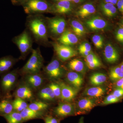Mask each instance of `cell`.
Instances as JSON below:
<instances>
[{
	"label": "cell",
	"mask_w": 123,
	"mask_h": 123,
	"mask_svg": "<svg viewBox=\"0 0 123 123\" xmlns=\"http://www.w3.org/2000/svg\"><path fill=\"white\" fill-rule=\"evenodd\" d=\"M25 26L26 29L29 31L34 41L37 44L43 47L50 46L51 42L49 40L46 17L42 14L28 15Z\"/></svg>",
	"instance_id": "cell-1"
},
{
	"label": "cell",
	"mask_w": 123,
	"mask_h": 123,
	"mask_svg": "<svg viewBox=\"0 0 123 123\" xmlns=\"http://www.w3.org/2000/svg\"><path fill=\"white\" fill-rule=\"evenodd\" d=\"M31 53L30 59L19 71L22 75L39 73L43 67L44 59L39 48L33 49Z\"/></svg>",
	"instance_id": "cell-2"
},
{
	"label": "cell",
	"mask_w": 123,
	"mask_h": 123,
	"mask_svg": "<svg viewBox=\"0 0 123 123\" xmlns=\"http://www.w3.org/2000/svg\"><path fill=\"white\" fill-rule=\"evenodd\" d=\"M12 42L20 51V59H25L27 56L33 50L34 40L30 33L26 29H25L20 34L14 37Z\"/></svg>",
	"instance_id": "cell-3"
},
{
	"label": "cell",
	"mask_w": 123,
	"mask_h": 123,
	"mask_svg": "<svg viewBox=\"0 0 123 123\" xmlns=\"http://www.w3.org/2000/svg\"><path fill=\"white\" fill-rule=\"evenodd\" d=\"M21 5L25 13L30 15L50 13L51 5L47 0H25Z\"/></svg>",
	"instance_id": "cell-4"
},
{
	"label": "cell",
	"mask_w": 123,
	"mask_h": 123,
	"mask_svg": "<svg viewBox=\"0 0 123 123\" xmlns=\"http://www.w3.org/2000/svg\"><path fill=\"white\" fill-rule=\"evenodd\" d=\"M17 69L9 71L1 76L0 87L4 97H9L10 92L15 87L17 81L18 73Z\"/></svg>",
	"instance_id": "cell-5"
},
{
	"label": "cell",
	"mask_w": 123,
	"mask_h": 123,
	"mask_svg": "<svg viewBox=\"0 0 123 123\" xmlns=\"http://www.w3.org/2000/svg\"><path fill=\"white\" fill-rule=\"evenodd\" d=\"M47 23L49 37L58 38L66 30L67 22L64 18L56 17H47Z\"/></svg>",
	"instance_id": "cell-6"
},
{
	"label": "cell",
	"mask_w": 123,
	"mask_h": 123,
	"mask_svg": "<svg viewBox=\"0 0 123 123\" xmlns=\"http://www.w3.org/2000/svg\"><path fill=\"white\" fill-rule=\"evenodd\" d=\"M57 57L62 61L69 60L77 55L76 51L70 46L61 44L57 42H51Z\"/></svg>",
	"instance_id": "cell-7"
},
{
	"label": "cell",
	"mask_w": 123,
	"mask_h": 123,
	"mask_svg": "<svg viewBox=\"0 0 123 123\" xmlns=\"http://www.w3.org/2000/svg\"><path fill=\"white\" fill-rule=\"evenodd\" d=\"M44 73L50 79L60 78L63 74V69L60 61L56 59L52 60L44 68Z\"/></svg>",
	"instance_id": "cell-8"
},
{
	"label": "cell",
	"mask_w": 123,
	"mask_h": 123,
	"mask_svg": "<svg viewBox=\"0 0 123 123\" xmlns=\"http://www.w3.org/2000/svg\"><path fill=\"white\" fill-rule=\"evenodd\" d=\"M72 6L70 1H61L51 5L50 13L62 15L68 14L72 11Z\"/></svg>",
	"instance_id": "cell-9"
},
{
	"label": "cell",
	"mask_w": 123,
	"mask_h": 123,
	"mask_svg": "<svg viewBox=\"0 0 123 123\" xmlns=\"http://www.w3.org/2000/svg\"><path fill=\"white\" fill-rule=\"evenodd\" d=\"M59 84L61 88V99L66 102L73 100L78 92V89L69 86L63 82H60Z\"/></svg>",
	"instance_id": "cell-10"
},
{
	"label": "cell",
	"mask_w": 123,
	"mask_h": 123,
	"mask_svg": "<svg viewBox=\"0 0 123 123\" xmlns=\"http://www.w3.org/2000/svg\"><path fill=\"white\" fill-rule=\"evenodd\" d=\"M18 60V59L11 55L0 58V76L9 72Z\"/></svg>",
	"instance_id": "cell-11"
},
{
	"label": "cell",
	"mask_w": 123,
	"mask_h": 123,
	"mask_svg": "<svg viewBox=\"0 0 123 123\" xmlns=\"http://www.w3.org/2000/svg\"><path fill=\"white\" fill-rule=\"evenodd\" d=\"M56 42L61 44L70 46L76 44L78 40L75 34L68 29H66L60 36L56 39Z\"/></svg>",
	"instance_id": "cell-12"
},
{
	"label": "cell",
	"mask_w": 123,
	"mask_h": 123,
	"mask_svg": "<svg viewBox=\"0 0 123 123\" xmlns=\"http://www.w3.org/2000/svg\"><path fill=\"white\" fill-rule=\"evenodd\" d=\"M104 55L106 61L110 63H114L118 60L119 58L118 51L110 43L106 45Z\"/></svg>",
	"instance_id": "cell-13"
},
{
	"label": "cell",
	"mask_w": 123,
	"mask_h": 123,
	"mask_svg": "<svg viewBox=\"0 0 123 123\" xmlns=\"http://www.w3.org/2000/svg\"><path fill=\"white\" fill-rule=\"evenodd\" d=\"M86 26L92 31L99 30L105 29L107 26L106 21L99 17H94L86 21Z\"/></svg>",
	"instance_id": "cell-14"
},
{
	"label": "cell",
	"mask_w": 123,
	"mask_h": 123,
	"mask_svg": "<svg viewBox=\"0 0 123 123\" xmlns=\"http://www.w3.org/2000/svg\"><path fill=\"white\" fill-rule=\"evenodd\" d=\"M74 111L73 106L69 103H60L54 110V113L57 116L65 117L72 115Z\"/></svg>",
	"instance_id": "cell-15"
},
{
	"label": "cell",
	"mask_w": 123,
	"mask_h": 123,
	"mask_svg": "<svg viewBox=\"0 0 123 123\" xmlns=\"http://www.w3.org/2000/svg\"><path fill=\"white\" fill-rule=\"evenodd\" d=\"M14 95L16 98H19L24 100H30L33 97L31 88L27 85L21 86L18 87Z\"/></svg>",
	"instance_id": "cell-16"
},
{
	"label": "cell",
	"mask_w": 123,
	"mask_h": 123,
	"mask_svg": "<svg viewBox=\"0 0 123 123\" xmlns=\"http://www.w3.org/2000/svg\"><path fill=\"white\" fill-rule=\"evenodd\" d=\"M25 76V80L26 85L31 88L37 89L40 87L43 83V78L39 73Z\"/></svg>",
	"instance_id": "cell-17"
},
{
	"label": "cell",
	"mask_w": 123,
	"mask_h": 123,
	"mask_svg": "<svg viewBox=\"0 0 123 123\" xmlns=\"http://www.w3.org/2000/svg\"><path fill=\"white\" fill-rule=\"evenodd\" d=\"M66 80L73 87L78 89L81 86L84 80L81 75L75 72H70L67 73Z\"/></svg>",
	"instance_id": "cell-18"
},
{
	"label": "cell",
	"mask_w": 123,
	"mask_h": 123,
	"mask_svg": "<svg viewBox=\"0 0 123 123\" xmlns=\"http://www.w3.org/2000/svg\"><path fill=\"white\" fill-rule=\"evenodd\" d=\"M12 101L9 97H4L0 101V116L3 117L14 111Z\"/></svg>",
	"instance_id": "cell-19"
},
{
	"label": "cell",
	"mask_w": 123,
	"mask_h": 123,
	"mask_svg": "<svg viewBox=\"0 0 123 123\" xmlns=\"http://www.w3.org/2000/svg\"><path fill=\"white\" fill-rule=\"evenodd\" d=\"M20 112L23 121L38 118L42 115V112L33 111L28 107L25 108Z\"/></svg>",
	"instance_id": "cell-20"
},
{
	"label": "cell",
	"mask_w": 123,
	"mask_h": 123,
	"mask_svg": "<svg viewBox=\"0 0 123 123\" xmlns=\"http://www.w3.org/2000/svg\"><path fill=\"white\" fill-rule=\"evenodd\" d=\"M39 98L46 101H52L55 100V97L54 93L49 86L42 88L38 93Z\"/></svg>",
	"instance_id": "cell-21"
},
{
	"label": "cell",
	"mask_w": 123,
	"mask_h": 123,
	"mask_svg": "<svg viewBox=\"0 0 123 123\" xmlns=\"http://www.w3.org/2000/svg\"><path fill=\"white\" fill-rule=\"evenodd\" d=\"M95 9L91 4H86L84 5L78 11L77 15L80 17L84 18L94 13Z\"/></svg>",
	"instance_id": "cell-22"
},
{
	"label": "cell",
	"mask_w": 123,
	"mask_h": 123,
	"mask_svg": "<svg viewBox=\"0 0 123 123\" xmlns=\"http://www.w3.org/2000/svg\"><path fill=\"white\" fill-rule=\"evenodd\" d=\"M107 77L105 74L100 73H95L90 78V81L92 85L99 86L104 84L106 81Z\"/></svg>",
	"instance_id": "cell-23"
},
{
	"label": "cell",
	"mask_w": 123,
	"mask_h": 123,
	"mask_svg": "<svg viewBox=\"0 0 123 123\" xmlns=\"http://www.w3.org/2000/svg\"><path fill=\"white\" fill-rule=\"evenodd\" d=\"M77 105L79 110L88 111H90L94 107L95 103L93 99L85 98L80 99L78 101Z\"/></svg>",
	"instance_id": "cell-24"
},
{
	"label": "cell",
	"mask_w": 123,
	"mask_h": 123,
	"mask_svg": "<svg viewBox=\"0 0 123 123\" xmlns=\"http://www.w3.org/2000/svg\"><path fill=\"white\" fill-rule=\"evenodd\" d=\"M105 90L99 86L90 87L86 89L84 94L87 96L94 97H102L105 93Z\"/></svg>",
	"instance_id": "cell-25"
},
{
	"label": "cell",
	"mask_w": 123,
	"mask_h": 123,
	"mask_svg": "<svg viewBox=\"0 0 123 123\" xmlns=\"http://www.w3.org/2000/svg\"><path fill=\"white\" fill-rule=\"evenodd\" d=\"M68 66L71 70L78 72H83L85 69L84 63L78 59H74L70 61L69 62Z\"/></svg>",
	"instance_id": "cell-26"
},
{
	"label": "cell",
	"mask_w": 123,
	"mask_h": 123,
	"mask_svg": "<svg viewBox=\"0 0 123 123\" xmlns=\"http://www.w3.org/2000/svg\"><path fill=\"white\" fill-rule=\"evenodd\" d=\"M3 117L6 119L7 123H21L23 121L20 112L15 111Z\"/></svg>",
	"instance_id": "cell-27"
},
{
	"label": "cell",
	"mask_w": 123,
	"mask_h": 123,
	"mask_svg": "<svg viewBox=\"0 0 123 123\" xmlns=\"http://www.w3.org/2000/svg\"><path fill=\"white\" fill-rule=\"evenodd\" d=\"M70 25L75 34L78 37L82 36L85 33V30L83 25L76 20L71 21Z\"/></svg>",
	"instance_id": "cell-28"
},
{
	"label": "cell",
	"mask_w": 123,
	"mask_h": 123,
	"mask_svg": "<svg viewBox=\"0 0 123 123\" xmlns=\"http://www.w3.org/2000/svg\"><path fill=\"white\" fill-rule=\"evenodd\" d=\"M12 104L14 111L18 112H21L28 106L25 100L19 98H15L12 101Z\"/></svg>",
	"instance_id": "cell-29"
},
{
	"label": "cell",
	"mask_w": 123,
	"mask_h": 123,
	"mask_svg": "<svg viewBox=\"0 0 123 123\" xmlns=\"http://www.w3.org/2000/svg\"><path fill=\"white\" fill-rule=\"evenodd\" d=\"M48 107L49 105L47 103L41 101L33 102L28 105V107L31 110L40 112L47 110Z\"/></svg>",
	"instance_id": "cell-30"
},
{
	"label": "cell",
	"mask_w": 123,
	"mask_h": 123,
	"mask_svg": "<svg viewBox=\"0 0 123 123\" xmlns=\"http://www.w3.org/2000/svg\"><path fill=\"white\" fill-rule=\"evenodd\" d=\"M109 77L112 81H117L123 77V73L119 66H116L110 70Z\"/></svg>",
	"instance_id": "cell-31"
},
{
	"label": "cell",
	"mask_w": 123,
	"mask_h": 123,
	"mask_svg": "<svg viewBox=\"0 0 123 123\" xmlns=\"http://www.w3.org/2000/svg\"><path fill=\"white\" fill-rule=\"evenodd\" d=\"M48 86L53 91L56 98H60L61 96V88L59 84L52 82L49 84Z\"/></svg>",
	"instance_id": "cell-32"
},
{
	"label": "cell",
	"mask_w": 123,
	"mask_h": 123,
	"mask_svg": "<svg viewBox=\"0 0 123 123\" xmlns=\"http://www.w3.org/2000/svg\"><path fill=\"white\" fill-rule=\"evenodd\" d=\"M92 39L93 43L97 48H102L103 40L102 36L98 35H95L92 37Z\"/></svg>",
	"instance_id": "cell-33"
},
{
	"label": "cell",
	"mask_w": 123,
	"mask_h": 123,
	"mask_svg": "<svg viewBox=\"0 0 123 123\" xmlns=\"http://www.w3.org/2000/svg\"><path fill=\"white\" fill-rule=\"evenodd\" d=\"M120 100L119 98H117L115 95L111 94L108 95L105 98V99L103 102V105H108L111 104L116 103L118 102Z\"/></svg>",
	"instance_id": "cell-34"
},
{
	"label": "cell",
	"mask_w": 123,
	"mask_h": 123,
	"mask_svg": "<svg viewBox=\"0 0 123 123\" xmlns=\"http://www.w3.org/2000/svg\"><path fill=\"white\" fill-rule=\"evenodd\" d=\"M114 7V5L111 3H103L101 5V9L104 13L106 15Z\"/></svg>",
	"instance_id": "cell-35"
},
{
	"label": "cell",
	"mask_w": 123,
	"mask_h": 123,
	"mask_svg": "<svg viewBox=\"0 0 123 123\" xmlns=\"http://www.w3.org/2000/svg\"><path fill=\"white\" fill-rule=\"evenodd\" d=\"M98 58L94 54L90 52L87 56L85 57L86 63H90L98 60Z\"/></svg>",
	"instance_id": "cell-36"
},
{
	"label": "cell",
	"mask_w": 123,
	"mask_h": 123,
	"mask_svg": "<svg viewBox=\"0 0 123 123\" xmlns=\"http://www.w3.org/2000/svg\"><path fill=\"white\" fill-rule=\"evenodd\" d=\"M86 65L89 68L93 69L100 67L102 65V64L100 60H98L91 63H86Z\"/></svg>",
	"instance_id": "cell-37"
},
{
	"label": "cell",
	"mask_w": 123,
	"mask_h": 123,
	"mask_svg": "<svg viewBox=\"0 0 123 123\" xmlns=\"http://www.w3.org/2000/svg\"><path fill=\"white\" fill-rule=\"evenodd\" d=\"M78 50H83L88 52H91V47L88 43H84L79 46Z\"/></svg>",
	"instance_id": "cell-38"
},
{
	"label": "cell",
	"mask_w": 123,
	"mask_h": 123,
	"mask_svg": "<svg viewBox=\"0 0 123 123\" xmlns=\"http://www.w3.org/2000/svg\"><path fill=\"white\" fill-rule=\"evenodd\" d=\"M117 39L119 42L123 43V28L119 29L116 33Z\"/></svg>",
	"instance_id": "cell-39"
},
{
	"label": "cell",
	"mask_w": 123,
	"mask_h": 123,
	"mask_svg": "<svg viewBox=\"0 0 123 123\" xmlns=\"http://www.w3.org/2000/svg\"><path fill=\"white\" fill-rule=\"evenodd\" d=\"M112 94L118 98L123 96V89L120 88H116L112 93Z\"/></svg>",
	"instance_id": "cell-40"
},
{
	"label": "cell",
	"mask_w": 123,
	"mask_h": 123,
	"mask_svg": "<svg viewBox=\"0 0 123 123\" xmlns=\"http://www.w3.org/2000/svg\"><path fill=\"white\" fill-rule=\"evenodd\" d=\"M45 123H58L56 119L51 116H48L44 119Z\"/></svg>",
	"instance_id": "cell-41"
},
{
	"label": "cell",
	"mask_w": 123,
	"mask_h": 123,
	"mask_svg": "<svg viewBox=\"0 0 123 123\" xmlns=\"http://www.w3.org/2000/svg\"><path fill=\"white\" fill-rule=\"evenodd\" d=\"M117 11V10L116 8L114 6L109 12L106 14V15L108 17H113L116 14Z\"/></svg>",
	"instance_id": "cell-42"
},
{
	"label": "cell",
	"mask_w": 123,
	"mask_h": 123,
	"mask_svg": "<svg viewBox=\"0 0 123 123\" xmlns=\"http://www.w3.org/2000/svg\"><path fill=\"white\" fill-rule=\"evenodd\" d=\"M116 88L123 89V77L116 81Z\"/></svg>",
	"instance_id": "cell-43"
},
{
	"label": "cell",
	"mask_w": 123,
	"mask_h": 123,
	"mask_svg": "<svg viewBox=\"0 0 123 123\" xmlns=\"http://www.w3.org/2000/svg\"><path fill=\"white\" fill-rule=\"evenodd\" d=\"M117 6L120 11L123 13V4L121 0H119L117 2Z\"/></svg>",
	"instance_id": "cell-44"
},
{
	"label": "cell",
	"mask_w": 123,
	"mask_h": 123,
	"mask_svg": "<svg viewBox=\"0 0 123 123\" xmlns=\"http://www.w3.org/2000/svg\"><path fill=\"white\" fill-rule=\"evenodd\" d=\"M25 0H11V2L14 5H22Z\"/></svg>",
	"instance_id": "cell-45"
},
{
	"label": "cell",
	"mask_w": 123,
	"mask_h": 123,
	"mask_svg": "<svg viewBox=\"0 0 123 123\" xmlns=\"http://www.w3.org/2000/svg\"><path fill=\"white\" fill-rule=\"evenodd\" d=\"M79 51L80 54L85 57L87 56L90 53V52H88L87 51L83 50H79Z\"/></svg>",
	"instance_id": "cell-46"
},
{
	"label": "cell",
	"mask_w": 123,
	"mask_h": 123,
	"mask_svg": "<svg viewBox=\"0 0 123 123\" xmlns=\"http://www.w3.org/2000/svg\"><path fill=\"white\" fill-rule=\"evenodd\" d=\"M117 0H110V3H111L114 5L117 4Z\"/></svg>",
	"instance_id": "cell-47"
},
{
	"label": "cell",
	"mask_w": 123,
	"mask_h": 123,
	"mask_svg": "<svg viewBox=\"0 0 123 123\" xmlns=\"http://www.w3.org/2000/svg\"><path fill=\"white\" fill-rule=\"evenodd\" d=\"M84 0H73V1L75 3H79L82 2Z\"/></svg>",
	"instance_id": "cell-48"
},
{
	"label": "cell",
	"mask_w": 123,
	"mask_h": 123,
	"mask_svg": "<svg viewBox=\"0 0 123 123\" xmlns=\"http://www.w3.org/2000/svg\"><path fill=\"white\" fill-rule=\"evenodd\" d=\"M55 2H58V1H73V0H52Z\"/></svg>",
	"instance_id": "cell-49"
},
{
	"label": "cell",
	"mask_w": 123,
	"mask_h": 123,
	"mask_svg": "<svg viewBox=\"0 0 123 123\" xmlns=\"http://www.w3.org/2000/svg\"><path fill=\"white\" fill-rule=\"evenodd\" d=\"M119 67L120 69H121V70H122V72H123V62L120 64Z\"/></svg>",
	"instance_id": "cell-50"
},
{
	"label": "cell",
	"mask_w": 123,
	"mask_h": 123,
	"mask_svg": "<svg viewBox=\"0 0 123 123\" xmlns=\"http://www.w3.org/2000/svg\"><path fill=\"white\" fill-rule=\"evenodd\" d=\"M79 123H84V119H83V118H82V117L80 119V121H79Z\"/></svg>",
	"instance_id": "cell-51"
},
{
	"label": "cell",
	"mask_w": 123,
	"mask_h": 123,
	"mask_svg": "<svg viewBox=\"0 0 123 123\" xmlns=\"http://www.w3.org/2000/svg\"><path fill=\"white\" fill-rule=\"evenodd\" d=\"M2 93H1V90L0 87V98L2 97Z\"/></svg>",
	"instance_id": "cell-52"
},
{
	"label": "cell",
	"mask_w": 123,
	"mask_h": 123,
	"mask_svg": "<svg viewBox=\"0 0 123 123\" xmlns=\"http://www.w3.org/2000/svg\"><path fill=\"white\" fill-rule=\"evenodd\" d=\"M106 3H110V0H105Z\"/></svg>",
	"instance_id": "cell-53"
},
{
	"label": "cell",
	"mask_w": 123,
	"mask_h": 123,
	"mask_svg": "<svg viewBox=\"0 0 123 123\" xmlns=\"http://www.w3.org/2000/svg\"><path fill=\"white\" fill-rule=\"evenodd\" d=\"M122 26H123V20H122Z\"/></svg>",
	"instance_id": "cell-54"
},
{
	"label": "cell",
	"mask_w": 123,
	"mask_h": 123,
	"mask_svg": "<svg viewBox=\"0 0 123 123\" xmlns=\"http://www.w3.org/2000/svg\"><path fill=\"white\" fill-rule=\"evenodd\" d=\"M121 2H122V3L123 4V0H121Z\"/></svg>",
	"instance_id": "cell-55"
}]
</instances>
